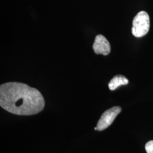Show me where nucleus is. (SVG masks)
Returning <instances> with one entry per match:
<instances>
[{
  "instance_id": "nucleus-1",
  "label": "nucleus",
  "mask_w": 153,
  "mask_h": 153,
  "mask_svg": "<svg viewBox=\"0 0 153 153\" xmlns=\"http://www.w3.org/2000/svg\"><path fill=\"white\" fill-rule=\"evenodd\" d=\"M0 105L13 114L30 116L44 109L45 101L37 89L20 82H7L0 86Z\"/></svg>"
},
{
  "instance_id": "nucleus-2",
  "label": "nucleus",
  "mask_w": 153,
  "mask_h": 153,
  "mask_svg": "<svg viewBox=\"0 0 153 153\" xmlns=\"http://www.w3.org/2000/svg\"><path fill=\"white\" fill-rule=\"evenodd\" d=\"M149 28L150 18L148 13L145 11L139 12L133 21L132 34L135 37L141 38L147 34Z\"/></svg>"
},
{
  "instance_id": "nucleus-3",
  "label": "nucleus",
  "mask_w": 153,
  "mask_h": 153,
  "mask_svg": "<svg viewBox=\"0 0 153 153\" xmlns=\"http://www.w3.org/2000/svg\"><path fill=\"white\" fill-rule=\"evenodd\" d=\"M121 111V107L118 106H115L105 111L101 116V117L98 122L97 126V131H103L111 126L116 116L120 113Z\"/></svg>"
},
{
  "instance_id": "nucleus-4",
  "label": "nucleus",
  "mask_w": 153,
  "mask_h": 153,
  "mask_svg": "<svg viewBox=\"0 0 153 153\" xmlns=\"http://www.w3.org/2000/svg\"><path fill=\"white\" fill-rule=\"evenodd\" d=\"M94 52L98 55H108L111 51V45L108 40L102 35H98L93 44Z\"/></svg>"
},
{
  "instance_id": "nucleus-5",
  "label": "nucleus",
  "mask_w": 153,
  "mask_h": 153,
  "mask_svg": "<svg viewBox=\"0 0 153 153\" xmlns=\"http://www.w3.org/2000/svg\"><path fill=\"white\" fill-rule=\"evenodd\" d=\"M128 83L129 81L126 76L122 75H117L110 81L108 83V87L109 90H115L118 87L122 85H126Z\"/></svg>"
},
{
  "instance_id": "nucleus-6",
  "label": "nucleus",
  "mask_w": 153,
  "mask_h": 153,
  "mask_svg": "<svg viewBox=\"0 0 153 153\" xmlns=\"http://www.w3.org/2000/svg\"><path fill=\"white\" fill-rule=\"evenodd\" d=\"M145 150L147 153H153V140L146 143Z\"/></svg>"
}]
</instances>
